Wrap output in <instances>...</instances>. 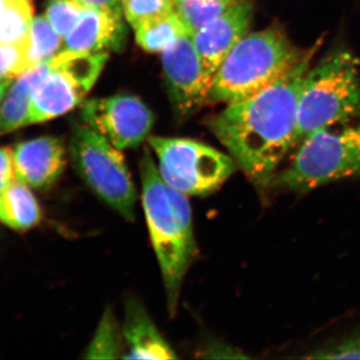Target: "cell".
<instances>
[{
    "instance_id": "cell-13",
    "label": "cell",
    "mask_w": 360,
    "mask_h": 360,
    "mask_svg": "<svg viewBox=\"0 0 360 360\" xmlns=\"http://www.w3.org/2000/svg\"><path fill=\"white\" fill-rule=\"evenodd\" d=\"M123 18L85 8L77 25L63 40V51L77 53L118 51L127 37Z\"/></svg>"
},
{
    "instance_id": "cell-18",
    "label": "cell",
    "mask_w": 360,
    "mask_h": 360,
    "mask_svg": "<svg viewBox=\"0 0 360 360\" xmlns=\"http://www.w3.org/2000/svg\"><path fill=\"white\" fill-rule=\"evenodd\" d=\"M32 0H0V44L30 41Z\"/></svg>"
},
{
    "instance_id": "cell-1",
    "label": "cell",
    "mask_w": 360,
    "mask_h": 360,
    "mask_svg": "<svg viewBox=\"0 0 360 360\" xmlns=\"http://www.w3.org/2000/svg\"><path fill=\"white\" fill-rule=\"evenodd\" d=\"M322 39L297 63L255 96L226 104L208 127L259 193L272 187L279 167L297 139L298 97Z\"/></svg>"
},
{
    "instance_id": "cell-22",
    "label": "cell",
    "mask_w": 360,
    "mask_h": 360,
    "mask_svg": "<svg viewBox=\"0 0 360 360\" xmlns=\"http://www.w3.org/2000/svg\"><path fill=\"white\" fill-rule=\"evenodd\" d=\"M32 68L30 41L0 44V82H13Z\"/></svg>"
},
{
    "instance_id": "cell-25",
    "label": "cell",
    "mask_w": 360,
    "mask_h": 360,
    "mask_svg": "<svg viewBox=\"0 0 360 360\" xmlns=\"http://www.w3.org/2000/svg\"><path fill=\"white\" fill-rule=\"evenodd\" d=\"M305 359H360V333L312 350Z\"/></svg>"
},
{
    "instance_id": "cell-3",
    "label": "cell",
    "mask_w": 360,
    "mask_h": 360,
    "mask_svg": "<svg viewBox=\"0 0 360 360\" xmlns=\"http://www.w3.org/2000/svg\"><path fill=\"white\" fill-rule=\"evenodd\" d=\"M281 26L248 33L215 72L208 103L243 101L274 84L302 58Z\"/></svg>"
},
{
    "instance_id": "cell-26",
    "label": "cell",
    "mask_w": 360,
    "mask_h": 360,
    "mask_svg": "<svg viewBox=\"0 0 360 360\" xmlns=\"http://www.w3.org/2000/svg\"><path fill=\"white\" fill-rule=\"evenodd\" d=\"M15 179L13 149L0 148V193Z\"/></svg>"
},
{
    "instance_id": "cell-11",
    "label": "cell",
    "mask_w": 360,
    "mask_h": 360,
    "mask_svg": "<svg viewBox=\"0 0 360 360\" xmlns=\"http://www.w3.org/2000/svg\"><path fill=\"white\" fill-rule=\"evenodd\" d=\"M252 16L250 0H239L191 34L196 51L213 77L232 49L248 34Z\"/></svg>"
},
{
    "instance_id": "cell-7",
    "label": "cell",
    "mask_w": 360,
    "mask_h": 360,
    "mask_svg": "<svg viewBox=\"0 0 360 360\" xmlns=\"http://www.w3.org/2000/svg\"><path fill=\"white\" fill-rule=\"evenodd\" d=\"M148 143L161 177L186 195L214 193L238 167L231 155L191 139L149 136Z\"/></svg>"
},
{
    "instance_id": "cell-6",
    "label": "cell",
    "mask_w": 360,
    "mask_h": 360,
    "mask_svg": "<svg viewBox=\"0 0 360 360\" xmlns=\"http://www.w3.org/2000/svg\"><path fill=\"white\" fill-rule=\"evenodd\" d=\"M70 155L90 191L123 219L134 221L137 191L122 150L84 123L73 127Z\"/></svg>"
},
{
    "instance_id": "cell-15",
    "label": "cell",
    "mask_w": 360,
    "mask_h": 360,
    "mask_svg": "<svg viewBox=\"0 0 360 360\" xmlns=\"http://www.w3.org/2000/svg\"><path fill=\"white\" fill-rule=\"evenodd\" d=\"M49 61L26 71L9 85L0 104V134L28 125L32 89L49 68Z\"/></svg>"
},
{
    "instance_id": "cell-23",
    "label": "cell",
    "mask_w": 360,
    "mask_h": 360,
    "mask_svg": "<svg viewBox=\"0 0 360 360\" xmlns=\"http://www.w3.org/2000/svg\"><path fill=\"white\" fill-rule=\"evenodd\" d=\"M122 13L134 30L146 21L174 13L175 11L172 0H123Z\"/></svg>"
},
{
    "instance_id": "cell-17",
    "label": "cell",
    "mask_w": 360,
    "mask_h": 360,
    "mask_svg": "<svg viewBox=\"0 0 360 360\" xmlns=\"http://www.w3.org/2000/svg\"><path fill=\"white\" fill-rule=\"evenodd\" d=\"M134 30L137 44L153 53H161L188 32L175 13L146 21Z\"/></svg>"
},
{
    "instance_id": "cell-12",
    "label": "cell",
    "mask_w": 360,
    "mask_h": 360,
    "mask_svg": "<svg viewBox=\"0 0 360 360\" xmlns=\"http://www.w3.org/2000/svg\"><path fill=\"white\" fill-rule=\"evenodd\" d=\"M13 155L18 179L32 188H49L65 169V148L56 137L41 136L21 142Z\"/></svg>"
},
{
    "instance_id": "cell-4",
    "label": "cell",
    "mask_w": 360,
    "mask_h": 360,
    "mask_svg": "<svg viewBox=\"0 0 360 360\" xmlns=\"http://www.w3.org/2000/svg\"><path fill=\"white\" fill-rule=\"evenodd\" d=\"M360 176V110L303 139L274 186L304 193L340 179Z\"/></svg>"
},
{
    "instance_id": "cell-28",
    "label": "cell",
    "mask_w": 360,
    "mask_h": 360,
    "mask_svg": "<svg viewBox=\"0 0 360 360\" xmlns=\"http://www.w3.org/2000/svg\"><path fill=\"white\" fill-rule=\"evenodd\" d=\"M11 84L13 82H0V104L4 101V96H6L7 87H9Z\"/></svg>"
},
{
    "instance_id": "cell-8",
    "label": "cell",
    "mask_w": 360,
    "mask_h": 360,
    "mask_svg": "<svg viewBox=\"0 0 360 360\" xmlns=\"http://www.w3.org/2000/svg\"><path fill=\"white\" fill-rule=\"evenodd\" d=\"M110 52L61 51L33 87L28 125L53 120L84 103L106 65Z\"/></svg>"
},
{
    "instance_id": "cell-5",
    "label": "cell",
    "mask_w": 360,
    "mask_h": 360,
    "mask_svg": "<svg viewBox=\"0 0 360 360\" xmlns=\"http://www.w3.org/2000/svg\"><path fill=\"white\" fill-rule=\"evenodd\" d=\"M360 110L359 61L341 49L310 68L303 80L297 110L296 146L312 132Z\"/></svg>"
},
{
    "instance_id": "cell-27",
    "label": "cell",
    "mask_w": 360,
    "mask_h": 360,
    "mask_svg": "<svg viewBox=\"0 0 360 360\" xmlns=\"http://www.w3.org/2000/svg\"><path fill=\"white\" fill-rule=\"evenodd\" d=\"M82 7L92 11L112 14V15L123 18V0H73Z\"/></svg>"
},
{
    "instance_id": "cell-19",
    "label": "cell",
    "mask_w": 360,
    "mask_h": 360,
    "mask_svg": "<svg viewBox=\"0 0 360 360\" xmlns=\"http://www.w3.org/2000/svg\"><path fill=\"white\" fill-rule=\"evenodd\" d=\"M238 1L239 0H172L175 13L191 34Z\"/></svg>"
},
{
    "instance_id": "cell-21",
    "label": "cell",
    "mask_w": 360,
    "mask_h": 360,
    "mask_svg": "<svg viewBox=\"0 0 360 360\" xmlns=\"http://www.w3.org/2000/svg\"><path fill=\"white\" fill-rule=\"evenodd\" d=\"M122 335L115 314L106 309L85 352V359H120L122 352Z\"/></svg>"
},
{
    "instance_id": "cell-20",
    "label": "cell",
    "mask_w": 360,
    "mask_h": 360,
    "mask_svg": "<svg viewBox=\"0 0 360 360\" xmlns=\"http://www.w3.org/2000/svg\"><path fill=\"white\" fill-rule=\"evenodd\" d=\"M63 39L45 16L33 18L30 34V61L32 68L49 63L63 51Z\"/></svg>"
},
{
    "instance_id": "cell-10",
    "label": "cell",
    "mask_w": 360,
    "mask_h": 360,
    "mask_svg": "<svg viewBox=\"0 0 360 360\" xmlns=\"http://www.w3.org/2000/svg\"><path fill=\"white\" fill-rule=\"evenodd\" d=\"M168 90L177 113L191 115L210 101L213 77L194 46L191 33H186L161 52Z\"/></svg>"
},
{
    "instance_id": "cell-2",
    "label": "cell",
    "mask_w": 360,
    "mask_h": 360,
    "mask_svg": "<svg viewBox=\"0 0 360 360\" xmlns=\"http://www.w3.org/2000/svg\"><path fill=\"white\" fill-rule=\"evenodd\" d=\"M139 172L149 236L165 284L168 314L174 317L184 277L198 255L191 206L186 194L163 180L148 148Z\"/></svg>"
},
{
    "instance_id": "cell-14",
    "label": "cell",
    "mask_w": 360,
    "mask_h": 360,
    "mask_svg": "<svg viewBox=\"0 0 360 360\" xmlns=\"http://www.w3.org/2000/svg\"><path fill=\"white\" fill-rule=\"evenodd\" d=\"M122 338L127 347L122 359H174L177 357L146 307L134 297H129L125 302Z\"/></svg>"
},
{
    "instance_id": "cell-9",
    "label": "cell",
    "mask_w": 360,
    "mask_h": 360,
    "mask_svg": "<svg viewBox=\"0 0 360 360\" xmlns=\"http://www.w3.org/2000/svg\"><path fill=\"white\" fill-rule=\"evenodd\" d=\"M80 115L84 124L120 150L141 144L155 123V116L146 104L125 94L85 101Z\"/></svg>"
},
{
    "instance_id": "cell-16",
    "label": "cell",
    "mask_w": 360,
    "mask_h": 360,
    "mask_svg": "<svg viewBox=\"0 0 360 360\" xmlns=\"http://www.w3.org/2000/svg\"><path fill=\"white\" fill-rule=\"evenodd\" d=\"M30 188L15 179L0 193V221L14 231H27L41 219V210Z\"/></svg>"
},
{
    "instance_id": "cell-24",
    "label": "cell",
    "mask_w": 360,
    "mask_h": 360,
    "mask_svg": "<svg viewBox=\"0 0 360 360\" xmlns=\"http://www.w3.org/2000/svg\"><path fill=\"white\" fill-rule=\"evenodd\" d=\"M84 11V7L73 0H51L44 16L53 30L65 40L77 25Z\"/></svg>"
}]
</instances>
